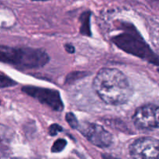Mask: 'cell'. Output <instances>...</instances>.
I'll use <instances>...</instances> for the list:
<instances>
[{"mask_svg":"<svg viewBox=\"0 0 159 159\" xmlns=\"http://www.w3.org/2000/svg\"><path fill=\"white\" fill-rule=\"evenodd\" d=\"M158 71H159V70H158Z\"/></svg>","mask_w":159,"mask_h":159,"instance_id":"e0dca14e","label":"cell"},{"mask_svg":"<svg viewBox=\"0 0 159 159\" xmlns=\"http://www.w3.org/2000/svg\"><path fill=\"white\" fill-rule=\"evenodd\" d=\"M93 85L99 97L110 105L126 103L133 93L127 76L116 68H104L99 70Z\"/></svg>","mask_w":159,"mask_h":159,"instance_id":"6da1fadb","label":"cell"},{"mask_svg":"<svg viewBox=\"0 0 159 159\" xmlns=\"http://www.w3.org/2000/svg\"><path fill=\"white\" fill-rule=\"evenodd\" d=\"M65 119H66V121L68 123L71 127L72 128L77 129L78 127H79V121H78L77 118L75 117L74 114L72 113H68L65 116Z\"/></svg>","mask_w":159,"mask_h":159,"instance_id":"30bf717a","label":"cell"},{"mask_svg":"<svg viewBox=\"0 0 159 159\" xmlns=\"http://www.w3.org/2000/svg\"><path fill=\"white\" fill-rule=\"evenodd\" d=\"M77 130L96 147L107 148L113 142V136L104 127L96 124L82 122L79 124Z\"/></svg>","mask_w":159,"mask_h":159,"instance_id":"277c9868","label":"cell"},{"mask_svg":"<svg viewBox=\"0 0 159 159\" xmlns=\"http://www.w3.org/2000/svg\"><path fill=\"white\" fill-rule=\"evenodd\" d=\"M15 159H19V158H15Z\"/></svg>","mask_w":159,"mask_h":159,"instance_id":"2e32d148","label":"cell"},{"mask_svg":"<svg viewBox=\"0 0 159 159\" xmlns=\"http://www.w3.org/2000/svg\"><path fill=\"white\" fill-rule=\"evenodd\" d=\"M102 159H120V158H116V157L113 156V155H109V154H102Z\"/></svg>","mask_w":159,"mask_h":159,"instance_id":"5bb4252c","label":"cell"},{"mask_svg":"<svg viewBox=\"0 0 159 159\" xmlns=\"http://www.w3.org/2000/svg\"><path fill=\"white\" fill-rule=\"evenodd\" d=\"M91 12L85 11L81 15V27L80 33L82 35L91 36V30H90V17H91Z\"/></svg>","mask_w":159,"mask_h":159,"instance_id":"ba28073f","label":"cell"},{"mask_svg":"<svg viewBox=\"0 0 159 159\" xmlns=\"http://www.w3.org/2000/svg\"><path fill=\"white\" fill-rule=\"evenodd\" d=\"M62 130H63L62 127L57 124H52L49 127V134L51 136H55L59 132H61Z\"/></svg>","mask_w":159,"mask_h":159,"instance_id":"7c38bea8","label":"cell"},{"mask_svg":"<svg viewBox=\"0 0 159 159\" xmlns=\"http://www.w3.org/2000/svg\"><path fill=\"white\" fill-rule=\"evenodd\" d=\"M127 32L123 33L113 37L112 40L119 48L128 54H133L144 60L159 65V57L153 52L150 47L144 41L141 36L138 35L136 30H131L132 25L124 23Z\"/></svg>","mask_w":159,"mask_h":159,"instance_id":"3957f363","label":"cell"},{"mask_svg":"<svg viewBox=\"0 0 159 159\" xmlns=\"http://www.w3.org/2000/svg\"><path fill=\"white\" fill-rule=\"evenodd\" d=\"M32 1H48V0H32Z\"/></svg>","mask_w":159,"mask_h":159,"instance_id":"9a60e30c","label":"cell"},{"mask_svg":"<svg viewBox=\"0 0 159 159\" xmlns=\"http://www.w3.org/2000/svg\"><path fill=\"white\" fill-rule=\"evenodd\" d=\"M23 92L43 104H46L54 111L60 112L64 109V104L58 91L35 86H24Z\"/></svg>","mask_w":159,"mask_h":159,"instance_id":"8992f818","label":"cell"},{"mask_svg":"<svg viewBox=\"0 0 159 159\" xmlns=\"http://www.w3.org/2000/svg\"><path fill=\"white\" fill-rule=\"evenodd\" d=\"M65 50H66L67 52L70 53V54H73V53L75 52V48L72 46L71 44H70V43H67V44L65 45Z\"/></svg>","mask_w":159,"mask_h":159,"instance_id":"4fadbf2b","label":"cell"},{"mask_svg":"<svg viewBox=\"0 0 159 159\" xmlns=\"http://www.w3.org/2000/svg\"><path fill=\"white\" fill-rule=\"evenodd\" d=\"M133 122L136 127L141 129L159 128V107L154 104L140 107L134 112Z\"/></svg>","mask_w":159,"mask_h":159,"instance_id":"52a82bcc","label":"cell"},{"mask_svg":"<svg viewBox=\"0 0 159 159\" xmlns=\"http://www.w3.org/2000/svg\"><path fill=\"white\" fill-rule=\"evenodd\" d=\"M129 150L133 159H159V141L152 137L138 138Z\"/></svg>","mask_w":159,"mask_h":159,"instance_id":"5b68a950","label":"cell"},{"mask_svg":"<svg viewBox=\"0 0 159 159\" xmlns=\"http://www.w3.org/2000/svg\"><path fill=\"white\" fill-rule=\"evenodd\" d=\"M67 144V141L64 139H58L54 143L52 148H51V152L54 153H57L63 150Z\"/></svg>","mask_w":159,"mask_h":159,"instance_id":"9c48e42d","label":"cell"},{"mask_svg":"<svg viewBox=\"0 0 159 159\" xmlns=\"http://www.w3.org/2000/svg\"><path fill=\"white\" fill-rule=\"evenodd\" d=\"M0 80H1V87L2 88H5V87H9L12 86V85H16V82L9 79L8 76L5 75L3 73H1L0 75Z\"/></svg>","mask_w":159,"mask_h":159,"instance_id":"8fae6325","label":"cell"},{"mask_svg":"<svg viewBox=\"0 0 159 159\" xmlns=\"http://www.w3.org/2000/svg\"><path fill=\"white\" fill-rule=\"evenodd\" d=\"M0 60L20 68H38L47 65L50 57L42 49L2 46Z\"/></svg>","mask_w":159,"mask_h":159,"instance_id":"7a4b0ae2","label":"cell"}]
</instances>
